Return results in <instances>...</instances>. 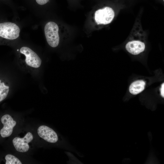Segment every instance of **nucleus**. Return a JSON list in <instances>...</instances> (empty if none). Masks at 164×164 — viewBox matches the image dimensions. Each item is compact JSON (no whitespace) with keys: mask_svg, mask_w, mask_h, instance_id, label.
I'll list each match as a JSON object with an SVG mask.
<instances>
[{"mask_svg":"<svg viewBox=\"0 0 164 164\" xmlns=\"http://www.w3.org/2000/svg\"><path fill=\"white\" fill-rule=\"evenodd\" d=\"M37 133L41 138L49 142L55 143L58 140L56 133L53 129L46 126H40L38 128Z\"/></svg>","mask_w":164,"mask_h":164,"instance_id":"0eeeda50","label":"nucleus"},{"mask_svg":"<svg viewBox=\"0 0 164 164\" xmlns=\"http://www.w3.org/2000/svg\"><path fill=\"white\" fill-rule=\"evenodd\" d=\"M58 31V26L54 22H49L45 26L44 32L46 40L48 44L52 47H57L59 44Z\"/></svg>","mask_w":164,"mask_h":164,"instance_id":"f03ea898","label":"nucleus"},{"mask_svg":"<svg viewBox=\"0 0 164 164\" xmlns=\"http://www.w3.org/2000/svg\"><path fill=\"white\" fill-rule=\"evenodd\" d=\"M114 16V12L112 9L109 7H106L95 12L94 19L98 25H106L111 22Z\"/></svg>","mask_w":164,"mask_h":164,"instance_id":"20e7f679","label":"nucleus"},{"mask_svg":"<svg viewBox=\"0 0 164 164\" xmlns=\"http://www.w3.org/2000/svg\"><path fill=\"white\" fill-rule=\"evenodd\" d=\"M20 53L25 57V62L28 67L34 68L39 67L42 60L38 55L29 48L23 46L20 50Z\"/></svg>","mask_w":164,"mask_h":164,"instance_id":"7ed1b4c3","label":"nucleus"},{"mask_svg":"<svg viewBox=\"0 0 164 164\" xmlns=\"http://www.w3.org/2000/svg\"><path fill=\"white\" fill-rule=\"evenodd\" d=\"M6 164H22L19 160L15 156L10 154L6 155L5 157Z\"/></svg>","mask_w":164,"mask_h":164,"instance_id":"9b49d317","label":"nucleus"},{"mask_svg":"<svg viewBox=\"0 0 164 164\" xmlns=\"http://www.w3.org/2000/svg\"><path fill=\"white\" fill-rule=\"evenodd\" d=\"M145 85V83L143 80L135 81L130 85L129 87V92L133 94H137L144 89Z\"/></svg>","mask_w":164,"mask_h":164,"instance_id":"1a4fd4ad","label":"nucleus"},{"mask_svg":"<svg viewBox=\"0 0 164 164\" xmlns=\"http://www.w3.org/2000/svg\"><path fill=\"white\" fill-rule=\"evenodd\" d=\"M20 29L15 24L6 22L0 23V39L12 40L19 35Z\"/></svg>","mask_w":164,"mask_h":164,"instance_id":"f257e3e1","label":"nucleus"},{"mask_svg":"<svg viewBox=\"0 0 164 164\" xmlns=\"http://www.w3.org/2000/svg\"><path fill=\"white\" fill-rule=\"evenodd\" d=\"M161 95L162 96L164 97V84L163 83L161 85V87L160 89Z\"/></svg>","mask_w":164,"mask_h":164,"instance_id":"ddd939ff","label":"nucleus"},{"mask_svg":"<svg viewBox=\"0 0 164 164\" xmlns=\"http://www.w3.org/2000/svg\"><path fill=\"white\" fill-rule=\"evenodd\" d=\"M127 50L131 54L136 55L143 52L145 48L144 43L138 40H133L128 42L125 46Z\"/></svg>","mask_w":164,"mask_h":164,"instance_id":"6e6552de","label":"nucleus"},{"mask_svg":"<svg viewBox=\"0 0 164 164\" xmlns=\"http://www.w3.org/2000/svg\"><path fill=\"white\" fill-rule=\"evenodd\" d=\"M33 139L32 135L29 132L23 138L16 137L14 138L12 141L13 144L18 151L21 152H26L29 148L28 143L30 142Z\"/></svg>","mask_w":164,"mask_h":164,"instance_id":"39448f33","label":"nucleus"},{"mask_svg":"<svg viewBox=\"0 0 164 164\" xmlns=\"http://www.w3.org/2000/svg\"><path fill=\"white\" fill-rule=\"evenodd\" d=\"M37 3L40 5H43L47 3L49 0H36Z\"/></svg>","mask_w":164,"mask_h":164,"instance_id":"f8f14e48","label":"nucleus"},{"mask_svg":"<svg viewBox=\"0 0 164 164\" xmlns=\"http://www.w3.org/2000/svg\"><path fill=\"white\" fill-rule=\"evenodd\" d=\"M1 121L4 125L0 131L1 136L5 138L10 136L12 133L13 128L16 125V122L8 114L3 115L1 118Z\"/></svg>","mask_w":164,"mask_h":164,"instance_id":"423d86ee","label":"nucleus"},{"mask_svg":"<svg viewBox=\"0 0 164 164\" xmlns=\"http://www.w3.org/2000/svg\"><path fill=\"white\" fill-rule=\"evenodd\" d=\"M9 91V87L0 80V102L6 98Z\"/></svg>","mask_w":164,"mask_h":164,"instance_id":"9d476101","label":"nucleus"}]
</instances>
